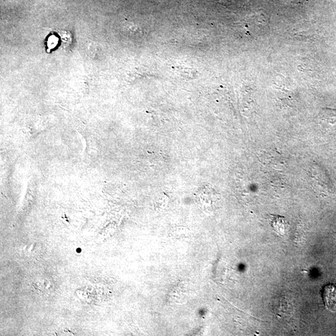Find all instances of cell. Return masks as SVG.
Here are the masks:
<instances>
[{"mask_svg":"<svg viewBox=\"0 0 336 336\" xmlns=\"http://www.w3.org/2000/svg\"><path fill=\"white\" fill-rule=\"evenodd\" d=\"M323 302L331 312H336V285H326L323 292Z\"/></svg>","mask_w":336,"mask_h":336,"instance_id":"1","label":"cell"},{"mask_svg":"<svg viewBox=\"0 0 336 336\" xmlns=\"http://www.w3.org/2000/svg\"><path fill=\"white\" fill-rule=\"evenodd\" d=\"M322 117L328 124L334 125L336 123V110L333 109H323Z\"/></svg>","mask_w":336,"mask_h":336,"instance_id":"2","label":"cell"}]
</instances>
